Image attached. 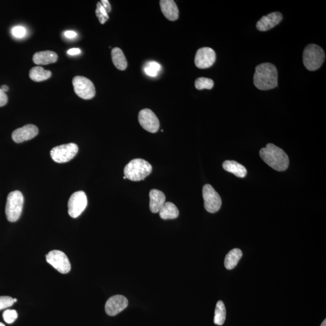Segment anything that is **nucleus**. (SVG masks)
I'll return each mask as SVG.
<instances>
[{
	"label": "nucleus",
	"instance_id": "obj_6",
	"mask_svg": "<svg viewBox=\"0 0 326 326\" xmlns=\"http://www.w3.org/2000/svg\"><path fill=\"white\" fill-rule=\"evenodd\" d=\"M78 146L75 143H70L54 147L50 151V156L54 162L58 163H67L72 160L77 154Z\"/></svg>",
	"mask_w": 326,
	"mask_h": 326
},
{
	"label": "nucleus",
	"instance_id": "obj_26",
	"mask_svg": "<svg viewBox=\"0 0 326 326\" xmlns=\"http://www.w3.org/2000/svg\"><path fill=\"white\" fill-rule=\"evenodd\" d=\"M195 85L198 90L204 89H211L214 86V82L211 79L200 78L195 81Z\"/></svg>",
	"mask_w": 326,
	"mask_h": 326
},
{
	"label": "nucleus",
	"instance_id": "obj_16",
	"mask_svg": "<svg viewBox=\"0 0 326 326\" xmlns=\"http://www.w3.org/2000/svg\"><path fill=\"white\" fill-rule=\"evenodd\" d=\"M163 14L167 20L176 21L179 16V10L175 1L173 0H162L160 2Z\"/></svg>",
	"mask_w": 326,
	"mask_h": 326
},
{
	"label": "nucleus",
	"instance_id": "obj_29",
	"mask_svg": "<svg viewBox=\"0 0 326 326\" xmlns=\"http://www.w3.org/2000/svg\"><path fill=\"white\" fill-rule=\"evenodd\" d=\"M14 303L13 298L9 296H1L0 297V311L2 309L9 308Z\"/></svg>",
	"mask_w": 326,
	"mask_h": 326
},
{
	"label": "nucleus",
	"instance_id": "obj_28",
	"mask_svg": "<svg viewBox=\"0 0 326 326\" xmlns=\"http://www.w3.org/2000/svg\"><path fill=\"white\" fill-rule=\"evenodd\" d=\"M2 317H3L5 323H8V324H12L17 319V312L15 310L7 309L3 312Z\"/></svg>",
	"mask_w": 326,
	"mask_h": 326
},
{
	"label": "nucleus",
	"instance_id": "obj_34",
	"mask_svg": "<svg viewBox=\"0 0 326 326\" xmlns=\"http://www.w3.org/2000/svg\"><path fill=\"white\" fill-rule=\"evenodd\" d=\"M65 37L69 38V39H72V38H75L77 37V34L74 31H66L64 33Z\"/></svg>",
	"mask_w": 326,
	"mask_h": 326
},
{
	"label": "nucleus",
	"instance_id": "obj_36",
	"mask_svg": "<svg viewBox=\"0 0 326 326\" xmlns=\"http://www.w3.org/2000/svg\"><path fill=\"white\" fill-rule=\"evenodd\" d=\"M320 326H326V320L323 321L322 324Z\"/></svg>",
	"mask_w": 326,
	"mask_h": 326
},
{
	"label": "nucleus",
	"instance_id": "obj_4",
	"mask_svg": "<svg viewBox=\"0 0 326 326\" xmlns=\"http://www.w3.org/2000/svg\"><path fill=\"white\" fill-rule=\"evenodd\" d=\"M325 53L323 48L316 44H309L304 48L303 61L304 66L309 71L319 69L324 62Z\"/></svg>",
	"mask_w": 326,
	"mask_h": 326
},
{
	"label": "nucleus",
	"instance_id": "obj_31",
	"mask_svg": "<svg viewBox=\"0 0 326 326\" xmlns=\"http://www.w3.org/2000/svg\"><path fill=\"white\" fill-rule=\"evenodd\" d=\"M7 101L8 98L7 95L0 88V107H3V106L6 105Z\"/></svg>",
	"mask_w": 326,
	"mask_h": 326
},
{
	"label": "nucleus",
	"instance_id": "obj_1",
	"mask_svg": "<svg viewBox=\"0 0 326 326\" xmlns=\"http://www.w3.org/2000/svg\"><path fill=\"white\" fill-rule=\"evenodd\" d=\"M254 84L260 90H269L278 85V72L275 65L263 63L255 67Z\"/></svg>",
	"mask_w": 326,
	"mask_h": 326
},
{
	"label": "nucleus",
	"instance_id": "obj_12",
	"mask_svg": "<svg viewBox=\"0 0 326 326\" xmlns=\"http://www.w3.org/2000/svg\"><path fill=\"white\" fill-rule=\"evenodd\" d=\"M215 51L210 47L201 48L196 53L195 63L200 69H205L210 67L216 61Z\"/></svg>",
	"mask_w": 326,
	"mask_h": 326
},
{
	"label": "nucleus",
	"instance_id": "obj_24",
	"mask_svg": "<svg viewBox=\"0 0 326 326\" xmlns=\"http://www.w3.org/2000/svg\"><path fill=\"white\" fill-rule=\"evenodd\" d=\"M226 319V309L222 301H217L214 312V323L216 325H224Z\"/></svg>",
	"mask_w": 326,
	"mask_h": 326
},
{
	"label": "nucleus",
	"instance_id": "obj_32",
	"mask_svg": "<svg viewBox=\"0 0 326 326\" xmlns=\"http://www.w3.org/2000/svg\"><path fill=\"white\" fill-rule=\"evenodd\" d=\"M100 2H101L103 7H104V9L107 11V12L108 13H110L111 10V5L110 2H109L108 0H102Z\"/></svg>",
	"mask_w": 326,
	"mask_h": 326
},
{
	"label": "nucleus",
	"instance_id": "obj_10",
	"mask_svg": "<svg viewBox=\"0 0 326 326\" xmlns=\"http://www.w3.org/2000/svg\"><path fill=\"white\" fill-rule=\"evenodd\" d=\"M87 204L88 200L85 192L78 191L74 193L71 196L68 203L69 215L73 218L80 216L85 210Z\"/></svg>",
	"mask_w": 326,
	"mask_h": 326
},
{
	"label": "nucleus",
	"instance_id": "obj_22",
	"mask_svg": "<svg viewBox=\"0 0 326 326\" xmlns=\"http://www.w3.org/2000/svg\"><path fill=\"white\" fill-rule=\"evenodd\" d=\"M113 62L117 69L124 70L127 66V60L123 51L118 47L114 48L111 51Z\"/></svg>",
	"mask_w": 326,
	"mask_h": 326
},
{
	"label": "nucleus",
	"instance_id": "obj_13",
	"mask_svg": "<svg viewBox=\"0 0 326 326\" xmlns=\"http://www.w3.org/2000/svg\"><path fill=\"white\" fill-rule=\"evenodd\" d=\"M128 306V300L123 295H116L108 299L105 304V312L110 316L121 313Z\"/></svg>",
	"mask_w": 326,
	"mask_h": 326
},
{
	"label": "nucleus",
	"instance_id": "obj_5",
	"mask_svg": "<svg viewBox=\"0 0 326 326\" xmlns=\"http://www.w3.org/2000/svg\"><path fill=\"white\" fill-rule=\"evenodd\" d=\"M24 197L20 191L15 190L10 192L7 198L5 214L8 221H17L23 210Z\"/></svg>",
	"mask_w": 326,
	"mask_h": 326
},
{
	"label": "nucleus",
	"instance_id": "obj_38",
	"mask_svg": "<svg viewBox=\"0 0 326 326\" xmlns=\"http://www.w3.org/2000/svg\"><path fill=\"white\" fill-rule=\"evenodd\" d=\"M13 301H14V303H15L17 301V300H16V298H13Z\"/></svg>",
	"mask_w": 326,
	"mask_h": 326
},
{
	"label": "nucleus",
	"instance_id": "obj_21",
	"mask_svg": "<svg viewBox=\"0 0 326 326\" xmlns=\"http://www.w3.org/2000/svg\"><path fill=\"white\" fill-rule=\"evenodd\" d=\"M243 252L240 249L235 248L231 250L225 257L224 261L225 268L228 270L235 268L243 257Z\"/></svg>",
	"mask_w": 326,
	"mask_h": 326
},
{
	"label": "nucleus",
	"instance_id": "obj_18",
	"mask_svg": "<svg viewBox=\"0 0 326 326\" xmlns=\"http://www.w3.org/2000/svg\"><path fill=\"white\" fill-rule=\"evenodd\" d=\"M58 58V54L55 52L47 50L35 53L33 56V61L37 65H48L54 63Z\"/></svg>",
	"mask_w": 326,
	"mask_h": 326
},
{
	"label": "nucleus",
	"instance_id": "obj_33",
	"mask_svg": "<svg viewBox=\"0 0 326 326\" xmlns=\"http://www.w3.org/2000/svg\"><path fill=\"white\" fill-rule=\"evenodd\" d=\"M81 51L80 48H71L69 51H67V53L70 54L71 56L77 55V54H80Z\"/></svg>",
	"mask_w": 326,
	"mask_h": 326
},
{
	"label": "nucleus",
	"instance_id": "obj_39",
	"mask_svg": "<svg viewBox=\"0 0 326 326\" xmlns=\"http://www.w3.org/2000/svg\"><path fill=\"white\" fill-rule=\"evenodd\" d=\"M123 179H126V176H124Z\"/></svg>",
	"mask_w": 326,
	"mask_h": 326
},
{
	"label": "nucleus",
	"instance_id": "obj_17",
	"mask_svg": "<svg viewBox=\"0 0 326 326\" xmlns=\"http://www.w3.org/2000/svg\"><path fill=\"white\" fill-rule=\"evenodd\" d=\"M150 203L149 208L152 213H157L159 212L165 203V196L162 191L157 189H152L149 193Z\"/></svg>",
	"mask_w": 326,
	"mask_h": 326
},
{
	"label": "nucleus",
	"instance_id": "obj_14",
	"mask_svg": "<svg viewBox=\"0 0 326 326\" xmlns=\"http://www.w3.org/2000/svg\"><path fill=\"white\" fill-rule=\"evenodd\" d=\"M38 127L34 124H27L13 132L12 137L13 141L17 143L30 140L36 137L38 134Z\"/></svg>",
	"mask_w": 326,
	"mask_h": 326
},
{
	"label": "nucleus",
	"instance_id": "obj_35",
	"mask_svg": "<svg viewBox=\"0 0 326 326\" xmlns=\"http://www.w3.org/2000/svg\"><path fill=\"white\" fill-rule=\"evenodd\" d=\"M1 89L2 91L4 92H7L9 91V87H8L7 85H4L1 86Z\"/></svg>",
	"mask_w": 326,
	"mask_h": 326
},
{
	"label": "nucleus",
	"instance_id": "obj_23",
	"mask_svg": "<svg viewBox=\"0 0 326 326\" xmlns=\"http://www.w3.org/2000/svg\"><path fill=\"white\" fill-rule=\"evenodd\" d=\"M50 71L44 70L41 67H35L30 71V78L35 82H42L51 77Z\"/></svg>",
	"mask_w": 326,
	"mask_h": 326
},
{
	"label": "nucleus",
	"instance_id": "obj_20",
	"mask_svg": "<svg viewBox=\"0 0 326 326\" xmlns=\"http://www.w3.org/2000/svg\"><path fill=\"white\" fill-rule=\"evenodd\" d=\"M160 216L164 220L174 219L179 216V210L176 206L172 203H164L159 211Z\"/></svg>",
	"mask_w": 326,
	"mask_h": 326
},
{
	"label": "nucleus",
	"instance_id": "obj_8",
	"mask_svg": "<svg viewBox=\"0 0 326 326\" xmlns=\"http://www.w3.org/2000/svg\"><path fill=\"white\" fill-rule=\"evenodd\" d=\"M203 196L204 200V207L209 213H214L221 207L222 200L218 193L210 184L203 187Z\"/></svg>",
	"mask_w": 326,
	"mask_h": 326
},
{
	"label": "nucleus",
	"instance_id": "obj_30",
	"mask_svg": "<svg viewBox=\"0 0 326 326\" xmlns=\"http://www.w3.org/2000/svg\"><path fill=\"white\" fill-rule=\"evenodd\" d=\"M27 31L25 27L18 26L13 27L12 34L16 38H22L26 36Z\"/></svg>",
	"mask_w": 326,
	"mask_h": 326
},
{
	"label": "nucleus",
	"instance_id": "obj_7",
	"mask_svg": "<svg viewBox=\"0 0 326 326\" xmlns=\"http://www.w3.org/2000/svg\"><path fill=\"white\" fill-rule=\"evenodd\" d=\"M73 85L76 94L82 99H91L96 95V88L93 83L83 76H75L73 80Z\"/></svg>",
	"mask_w": 326,
	"mask_h": 326
},
{
	"label": "nucleus",
	"instance_id": "obj_11",
	"mask_svg": "<svg viewBox=\"0 0 326 326\" xmlns=\"http://www.w3.org/2000/svg\"><path fill=\"white\" fill-rule=\"evenodd\" d=\"M138 122L144 129L151 133H156L160 128L159 119L149 109H143L140 111Z\"/></svg>",
	"mask_w": 326,
	"mask_h": 326
},
{
	"label": "nucleus",
	"instance_id": "obj_15",
	"mask_svg": "<svg viewBox=\"0 0 326 326\" xmlns=\"http://www.w3.org/2000/svg\"><path fill=\"white\" fill-rule=\"evenodd\" d=\"M283 20V15L281 12H275L270 13L268 15L263 16L257 22L256 27L261 32H265L274 28Z\"/></svg>",
	"mask_w": 326,
	"mask_h": 326
},
{
	"label": "nucleus",
	"instance_id": "obj_27",
	"mask_svg": "<svg viewBox=\"0 0 326 326\" xmlns=\"http://www.w3.org/2000/svg\"><path fill=\"white\" fill-rule=\"evenodd\" d=\"M96 14L100 24H104L109 20L108 13L100 2H98L97 4Z\"/></svg>",
	"mask_w": 326,
	"mask_h": 326
},
{
	"label": "nucleus",
	"instance_id": "obj_19",
	"mask_svg": "<svg viewBox=\"0 0 326 326\" xmlns=\"http://www.w3.org/2000/svg\"><path fill=\"white\" fill-rule=\"evenodd\" d=\"M223 168L228 172L233 173L237 177L244 178L247 174L246 168L243 165L239 164L235 161H230L227 160L223 163Z\"/></svg>",
	"mask_w": 326,
	"mask_h": 326
},
{
	"label": "nucleus",
	"instance_id": "obj_37",
	"mask_svg": "<svg viewBox=\"0 0 326 326\" xmlns=\"http://www.w3.org/2000/svg\"><path fill=\"white\" fill-rule=\"evenodd\" d=\"M0 326H5L4 324H2V323L0 322Z\"/></svg>",
	"mask_w": 326,
	"mask_h": 326
},
{
	"label": "nucleus",
	"instance_id": "obj_25",
	"mask_svg": "<svg viewBox=\"0 0 326 326\" xmlns=\"http://www.w3.org/2000/svg\"><path fill=\"white\" fill-rule=\"evenodd\" d=\"M161 70V65L156 61H149L144 67V72L151 77H156Z\"/></svg>",
	"mask_w": 326,
	"mask_h": 326
},
{
	"label": "nucleus",
	"instance_id": "obj_9",
	"mask_svg": "<svg viewBox=\"0 0 326 326\" xmlns=\"http://www.w3.org/2000/svg\"><path fill=\"white\" fill-rule=\"evenodd\" d=\"M46 260L51 266L62 274L69 273L71 264L66 254L59 250H53L46 255Z\"/></svg>",
	"mask_w": 326,
	"mask_h": 326
},
{
	"label": "nucleus",
	"instance_id": "obj_3",
	"mask_svg": "<svg viewBox=\"0 0 326 326\" xmlns=\"http://www.w3.org/2000/svg\"><path fill=\"white\" fill-rule=\"evenodd\" d=\"M150 163L140 159L131 160L124 168V176L132 181H140L145 179L152 172Z\"/></svg>",
	"mask_w": 326,
	"mask_h": 326
},
{
	"label": "nucleus",
	"instance_id": "obj_2",
	"mask_svg": "<svg viewBox=\"0 0 326 326\" xmlns=\"http://www.w3.org/2000/svg\"><path fill=\"white\" fill-rule=\"evenodd\" d=\"M260 156L266 164L279 172L286 170L289 166L287 155L283 149L273 144L269 143L266 148L261 149Z\"/></svg>",
	"mask_w": 326,
	"mask_h": 326
}]
</instances>
